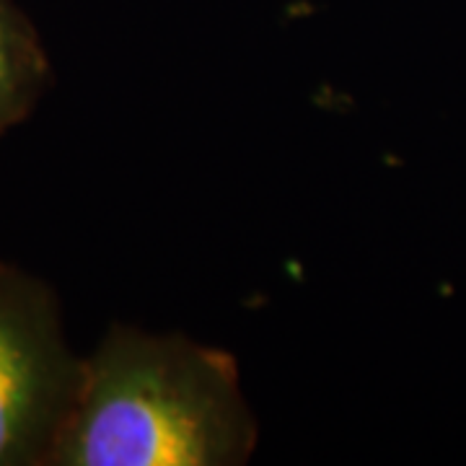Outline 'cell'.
I'll use <instances>...</instances> for the list:
<instances>
[{
  "label": "cell",
  "mask_w": 466,
  "mask_h": 466,
  "mask_svg": "<svg viewBox=\"0 0 466 466\" xmlns=\"http://www.w3.org/2000/svg\"><path fill=\"white\" fill-rule=\"evenodd\" d=\"M257 420L228 350L115 324L84 358L47 466H238Z\"/></svg>",
  "instance_id": "1"
},
{
  "label": "cell",
  "mask_w": 466,
  "mask_h": 466,
  "mask_svg": "<svg viewBox=\"0 0 466 466\" xmlns=\"http://www.w3.org/2000/svg\"><path fill=\"white\" fill-rule=\"evenodd\" d=\"M84 370L50 285L0 259V466H47Z\"/></svg>",
  "instance_id": "2"
},
{
  "label": "cell",
  "mask_w": 466,
  "mask_h": 466,
  "mask_svg": "<svg viewBox=\"0 0 466 466\" xmlns=\"http://www.w3.org/2000/svg\"><path fill=\"white\" fill-rule=\"evenodd\" d=\"M52 86V63L18 0H0V140L26 122Z\"/></svg>",
  "instance_id": "3"
}]
</instances>
